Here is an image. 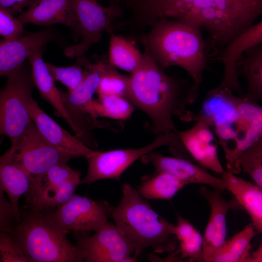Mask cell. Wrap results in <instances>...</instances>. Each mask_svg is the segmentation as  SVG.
<instances>
[{
    "label": "cell",
    "mask_w": 262,
    "mask_h": 262,
    "mask_svg": "<svg viewBox=\"0 0 262 262\" xmlns=\"http://www.w3.org/2000/svg\"><path fill=\"white\" fill-rule=\"evenodd\" d=\"M93 57L98 65L100 77L97 91L98 96L115 95L128 99L129 76L120 74L105 55Z\"/></svg>",
    "instance_id": "f1b7e54d"
},
{
    "label": "cell",
    "mask_w": 262,
    "mask_h": 262,
    "mask_svg": "<svg viewBox=\"0 0 262 262\" xmlns=\"http://www.w3.org/2000/svg\"><path fill=\"white\" fill-rule=\"evenodd\" d=\"M262 44V21L253 24L231 41L223 49L220 61L224 66V77L216 88H227L244 96L236 66L243 52L250 47Z\"/></svg>",
    "instance_id": "d6986e66"
},
{
    "label": "cell",
    "mask_w": 262,
    "mask_h": 262,
    "mask_svg": "<svg viewBox=\"0 0 262 262\" xmlns=\"http://www.w3.org/2000/svg\"><path fill=\"white\" fill-rule=\"evenodd\" d=\"M194 117L193 121L206 122L218 138L227 171L239 174L241 155L262 138V107L237 97L230 89L215 87L206 94L200 112Z\"/></svg>",
    "instance_id": "3957f363"
},
{
    "label": "cell",
    "mask_w": 262,
    "mask_h": 262,
    "mask_svg": "<svg viewBox=\"0 0 262 262\" xmlns=\"http://www.w3.org/2000/svg\"><path fill=\"white\" fill-rule=\"evenodd\" d=\"M90 236L85 232L75 233L76 246L84 253L86 262H136L131 256L133 245L109 222Z\"/></svg>",
    "instance_id": "7c38bea8"
},
{
    "label": "cell",
    "mask_w": 262,
    "mask_h": 262,
    "mask_svg": "<svg viewBox=\"0 0 262 262\" xmlns=\"http://www.w3.org/2000/svg\"><path fill=\"white\" fill-rule=\"evenodd\" d=\"M241 169L247 173L262 188V139L246 148L239 159Z\"/></svg>",
    "instance_id": "4dcf8cb0"
},
{
    "label": "cell",
    "mask_w": 262,
    "mask_h": 262,
    "mask_svg": "<svg viewBox=\"0 0 262 262\" xmlns=\"http://www.w3.org/2000/svg\"><path fill=\"white\" fill-rule=\"evenodd\" d=\"M24 33L23 25L0 8V35L5 40L16 38Z\"/></svg>",
    "instance_id": "e575fe53"
},
{
    "label": "cell",
    "mask_w": 262,
    "mask_h": 262,
    "mask_svg": "<svg viewBox=\"0 0 262 262\" xmlns=\"http://www.w3.org/2000/svg\"><path fill=\"white\" fill-rule=\"evenodd\" d=\"M199 191L211 207L209 220L202 236L204 262H211L214 255L227 240L228 212L243 208L235 198L226 200L221 196V193L214 189L210 190L202 186Z\"/></svg>",
    "instance_id": "5bb4252c"
},
{
    "label": "cell",
    "mask_w": 262,
    "mask_h": 262,
    "mask_svg": "<svg viewBox=\"0 0 262 262\" xmlns=\"http://www.w3.org/2000/svg\"><path fill=\"white\" fill-rule=\"evenodd\" d=\"M4 154L23 169L31 180L42 176L56 164L74 158L49 144L33 121L19 141Z\"/></svg>",
    "instance_id": "30bf717a"
},
{
    "label": "cell",
    "mask_w": 262,
    "mask_h": 262,
    "mask_svg": "<svg viewBox=\"0 0 262 262\" xmlns=\"http://www.w3.org/2000/svg\"><path fill=\"white\" fill-rule=\"evenodd\" d=\"M46 66L55 81L61 82L70 92L83 81L85 74L82 67L76 63L67 67H60L46 62Z\"/></svg>",
    "instance_id": "d6a6232c"
},
{
    "label": "cell",
    "mask_w": 262,
    "mask_h": 262,
    "mask_svg": "<svg viewBox=\"0 0 262 262\" xmlns=\"http://www.w3.org/2000/svg\"><path fill=\"white\" fill-rule=\"evenodd\" d=\"M71 3L82 40L65 48L64 53L70 58H75L84 55L99 41L104 32L114 33L115 21L122 16L123 9L114 2L105 7L97 0H71Z\"/></svg>",
    "instance_id": "9c48e42d"
},
{
    "label": "cell",
    "mask_w": 262,
    "mask_h": 262,
    "mask_svg": "<svg viewBox=\"0 0 262 262\" xmlns=\"http://www.w3.org/2000/svg\"><path fill=\"white\" fill-rule=\"evenodd\" d=\"M77 58V63L83 68L85 76L82 83L73 91L60 90L64 107L72 121L83 135L91 129L103 128L104 121L94 120L89 116L87 109L97 93L100 80L97 64L92 63L84 55Z\"/></svg>",
    "instance_id": "4fadbf2b"
},
{
    "label": "cell",
    "mask_w": 262,
    "mask_h": 262,
    "mask_svg": "<svg viewBox=\"0 0 262 262\" xmlns=\"http://www.w3.org/2000/svg\"><path fill=\"white\" fill-rule=\"evenodd\" d=\"M16 18L23 25L32 23L50 26L62 24L69 27L77 35H80L71 0H35Z\"/></svg>",
    "instance_id": "ffe728a7"
},
{
    "label": "cell",
    "mask_w": 262,
    "mask_h": 262,
    "mask_svg": "<svg viewBox=\"0 0 262 262\" xmlns=\"http://www.w3.org/2000/svg\"><path fill=\"white\" fill-rule=\"evenodd\" d=\"M185 152H186V150H185ZM185 152H184V153H185ZM184 153H183V154H184ZM181 155H182V154H181ZM178 156H180V155H178Z\"/></svg>",
    "instance_id": "ab89813d"
},
{
    "label": "cell",
    "mask_w": 262,
    "mask_h": 262,
    "mask_svg": "<svg viewBox=\"0 0 262 262\" xmlns=\"http://www.w3.org/2000/svg\"><path fill=\"white\" fill-rule=\"evenodd\" d=\"M52 31L24 33L18 37L0 41V78L7 77L20 67L29 56L55 37Z\"/></svg>",
    "instance_id": "ac0fdd59"
},
{
    "label": "cell",
    "mask_w": 262,
    "mask_h": 262,
    "mask_svg": "<svg viewBox=\"0 0 262 262\" xmlns=\"http://www.w3.org/2000/svg\"><path fill=\"white\" fill-rule=\"evenodd\" d=\"M25 104L39 132L51 146L74 158L85 157L95 151L76 135H71L54 121L40 108L32 96L26 99Z\"/></svg>",
    "instance_id": "9a60e30c"
},
{
    "label": "cell",
    "mask_w": 262,
    "mask_h": 262,
    "mask_svg": "<svg viewBox=\"0 0 262 262\" xmlns=\"http://www.w3.org/2000/svg\"><path fill=\"white\" fill-rule=\"evenodd\" d=\"M241 63L247 82V91L243 97L246 100L257 103L262 100V45L249 48Z\"/></svg>",
    "instance_id": "d4e9b609"
},
{
    "label": "cell",
    "mask_w": 262,
    "mask_h": 262,
    "mask_svg": "<svg viewBox=\"0 0 262 262\" xmlns=\"http://www.w3.org/2000/svg\"><path fill=\"white\" fill-rule=\"evenodd\" d=\"M47 212L54 222L67 232L96 231L109 223L107 201H96L76 194L61 206Z\"/></svg>",
    "instance_id": "8fae6325"
},
{
    "label": "cell",
    "mask_w": 262,
    "mask_h": 262,
    "mask_svg": "<svg viewBox=\"0 0 262 262\" xmlns=\"http://www.w3.org/2000/svg\"><path fill=\"white\" fill-rule=\"evenodd\" d=\"M190 129L177 131V133L187 152L193 160L205 169L221 174L225 170L217 152L218 142L210 126L197 120Z\"/></svg>",
    "instance_id": "e0dca14e"
},
{
    "label": "cell",
    "mask_w": 262,
    "mask_h": 262,
    "mask_svg": "<svg viewBox=\"0 0 262 262\" xmlns=\"http://www.w3.org/2000/svg\"><path fill=\"white\" fill-rule=\"evenodd\" d=\"M176 131L156 134L151 143L139 148L104 152L95 150L92 154L84 157L88 167L86 176L81 180V184H90L105 179H114L120 182V176L126 169L136 160L156 148L169 145L171 152L181 149L183 145Z\"/></svg>",
    "instance_id": "ba28073f"
},
{
    "label": "cell",
    "mask_w": 262,
    "mask_h": 262,
    "mask_svg": "<svg viewBox=\"0 0 262 262\" xmlns=\"http://www.w3.org/2000/svg\"><path fill=\"white\" fill-rule=\"evenodd\" d=\"M0 262H29L7 229H0Z\"/></svg>",
    "instance_id": "836d02e7"
},
{
    "label": "cell",
    "mask_w": 262,
    "mask_h": 262,
    "mask_svg": "<svg viewBox=\"0 0 262 262\" xmlns=\"http://www.w3.org/2000/svg\"><path fill=\"white\" fill-rule=\"evenodd\" d=\"M135 109V106L127 98L118 96L107 95L98 96L96 100L93 99L87 111L89 115L94 120H97L98 116L125 120Z\"/></svg>",
    "instance_id": "f546056e"
},
{
    "label": "cell",
    "mask_w": 262,
    "mask_h": 262,
    "mask_svg": "<svg viewBox=\"0 0 262 262\" xmlns=\"http://www.w3.org/2000/svg\"><path fill=\"white\" fill-rule=\"evenodd\" d=\"M30 184V178L23 169L4 154L0 155V185L20 218L19 199L27 193Z\"/></svg>",
    "instance_id": "603a6c76"
},
{
    "label": "cell",
    "mask_w": 262,
    "mask_h": 262,
    "mask_svg": "<svg viewBox=\"0 0 262 262\" xmlns=\"http://www.w3.org/2000/svg\"><path fill=\"white\" fill-rule=\"evenodd\" d=\"M81 175L79 171L72 169L66 163L56 164L42 176L31 180L29 190L25 195L27 205L57 188L66 180L81 176Z\"/></svg>",
    "instance_id": "484cf974"
},
{
    "label": "cell",
    "mask_w": 262,
    "mask_h": 262,
    "mask_svg": "<svg viewBox=\"0 0 262 262\" xmlns=\"http://www.w3.org/2000/svg\"><path fill=\"white\" fill-rule=\"evenodd\" d=\"M225 189L230 192L249 215L252 225L258 233L262 232V188L224 171L220 174Z\"/></svg>",
    "instance_id": "7402d4cb"
},
{
    "label": "cell",
    "mask_w": 262,
    "mask_h": 262,
    "mask_svg": "<svg viewBox=\"0 0 262 262\" xmlns=\"http://www.w3.org/2000/svg\"><path fill=\"white\" fill-rule=\"evenodd\" d=\"M40 48L33 52L28 57L34 84L36 85L40 96L47 100L55 109L56 115L64 118L81 141L85 139L67 114L63 103L60 92L54 84L47 66L43 59L42 49Z\"/></svg>",
    "instance_id": "44dd1931"
},
{
    "label": "cell",
    "mask_w": 262,
    "mask_h": 262,
    "mask_svg": "<svg viewBox=\"0 0 262 262\" xmlns=\"http://www.w3.org/2000/svg\"><path fill=\"white\" fill-rule=\"evenodd\" d=\"M199 84L191 77L166 74L147 53L140 67L129 76V100L150 118L149 131L156 134L176 132L174 116L185 122L195 114L188 105L197 100Z\"/></svg>",
    "instance_id": "7a4b0ae2"
},
{
    "label": "cell",
    "mask_w": 262,
    "mask_h": 262,
    "mask_svg": "<svg viewBox=\"0 0 262 262\" xmlns=\"http://www.w3.org/2000/svg\"><path fill=\"white\" fill-rule=\"evenodd\" d=\"M178 248L170 254L165 260L182 262H204L203 254V236L196 229L189 237L179 242Z\"/></svg>",
    "instance_id": "1f68e13d"
},
{
    "label": "cell",
    "mask_w": 262,
    "mask_h": 262,
    "mask_svg": "<svg viewBox=\"0 0 262 262\" xmlns=\"http://www.w3.org/2000/svg\"><path fill=\"white\" fill-rule=\"evenodd\" d=\"M35 0H0V8L14 16L24 8L30 7Z\"/></svg>",
    "instance_id": "8d00e7d4"
},
{
    "label": "cell",
    "mask_w": 262,
    "mask_h": 262,
    "mask_svg": "<svg viewBox=\"0 0 262 262\" xmlns=\"http://www.w3.org/2000/svg\"><path fill=\"white\" fill-rule=\"evenodd\" d=\"M142 163L151 164L155 172L164 171L168 173L187 185L191 183L202 184L211 186L222 193L225 190L222 180L209 173L199 165L178 157H169L159 152L151 151L141 158Z\"/></svg>",
    "instance_id": "2e32d148"
},
{
    "label": "cell",
    "mask_w": 262,
    "mask_h": 262,
    "mask_svg": "<svg viewBox=\"0 0 262 262\" xmlns=\"http://www.w3.org/2000/svg\"><path fill=\"white\" fill-rule=\"evenodd\" d=\"M187 185L175 176L161 171L144 176L137 191L147 199L170 200Z\"/></svg>",
    "instance_id": "cb8c5ba5"
},
{
    "label": "cell",
    "mask_w": 262,
    "mask_h": 262,
    "mask_svg": "<svg viewBox=\"0 0 262 262\" xmlns=\"http://www.w3.org/2000/svg\"><path fill=\"white\" fill-rule=\"evenodd\" d=\"M109 60L112 65L131 74L135 72L143 61V53L133 40L114 33H110Z\"/></svg>",
    "instance_id": "83f0119b"
},
{
    "label": "cell",
    "mask_w": 262,
    "mask_h": 262,
    "mask_svg": "<svg viewBox=\"0 0 262 262\" xmlns=\"http://www.w3.org/2000/svg\"><path fill=\"white\" fill-rule=\"evenodd\" d=\"M262 244L258 249L253 253L250 254L249 262H262Z\"/></svg>",
    "instance_id": "74e56055"
},
{
    "label": "cell",
    "mask_w": 262,
    "mask_h": 262,
    "mask_svg": "<svg viewBox=\"0 0 262 262\" xmlns=\"http://www.w3.org/2000/svg\"><path fill=\"white\" fill-rule=\"evenodd\" d=\"M117 0H112V2H114V3H115L116 1Z\"/></svg>",
    "instance_id": "f35d334b"
},
{
    "label": "cell",
    "mask_w": 262,
    "mask_h": 262,
    "mask_svg": "<svg viewBox=\"0 0 262 262\" xmlns=\"http://www.w3.org/2000/svg\"><path fill=\"white\" fill-rule=\"evenodd\" d=\"M251 223L226 240L213 256L211 262H249L251 241L256 234Z\"/></svg>",
    "instance_id": "4316f807"
},
{
    "label": "cell",
    "mask_w": 262,
    "mask_h": 262,
    "mask_svg": "<svg viewBox=\"0 0 262 262\" xmlns=\"http://www.w3.org/2000/svg\"><path fill=\"white\" fill-rule=\"evenodd\" d=\"M140 33L162 19L180 21L206 31V54L213 56L254 24L262 14V0H120Z\"/></svg>",
    "instance_id": "6da1fadb"
},
{
    "label": "cell",
    "mask_w": 262,
    "mask_h": 262,
    "mask_svg": "<svg viewBox=\"0 0 262 262\" xmlns=\"http://www.w3.org/2000/svg\"><path fill=\"white\" fill-rule=\"evenodd\" d=\"M20 219L0 185V229H8Z\"/></svg>",
    "instance_id": "d590c367"
},
{
    "label": "cell",
    "mask_w": 262,
    "mask_h": 262,
    "mask_svg": "<svg viewBox=\"0 0 262 262\" xmlns=\"http://www.w3.org/2000/svg\"><path fill=\"white\" fill-rule=\"evenodd\" d=\"M122 191L117 205L107 202L108 215L134 246V257L137 258L148 248L158 253L173 252L179 243L175 225L160 216L129 183L123 184Z\"/></svg>",
    "instance_id": "5b68a950"
},
{
    "label": "cell",
    "mask_w": 262,
    "mask_h": 262,
    "mask_svg": "<svg viewBox=\"0 0 262 262\" xmlns=\"http://www.w3.org/2000/svg\"><path fill=\"white\" fill-rule=\"evenodd\" d=\"M20 211V220L7 229L29 262H85L83 252L70 242L68 232L48 212L27 206Z\"/></svg>",
    "instance_id": "8992f818"
},
{
    "label": "cell",
    "mask_w": 262,
    "mask_h": 262,
    "mask_svg": "<svg viewBox=\"0 0 262 262\" xmlns=\"http://www.w3.org/2000/svg\"><path fill=\"white\" fill-rule=\"evenodd\" d=\"M147 32L132 37L142 44L146 53L163 69L178 66L196 83L202 82L207 66V43L202 30L186 23L162 19Z\"/></svg>",
    "instance_id": "277c9868"
},
{
    "label": "cell",
    "mask_w": 262,
    "mask_h": 262,
    "mask_svg": "<svg viewBox=\"0 0 262 262\" xmlns=\"http://www.w3.org/2000/svg\"><path fill=\"white\" fill-rule=\"evenodd\" d=\"M7 78L5 85L0 89V142L6 136L13 145L33 122L25 102L32 96L34 82L31 69L25 62Z\"/></svg>",
    "instance_id": "52a82bcc"
}]
</instances>
